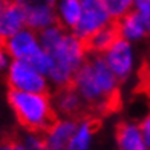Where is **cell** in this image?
I'll use <instances>...</instances> for the list:
<instances>
[{
	"label": "cell",
	"instance_id": "cell-1",
	"mask_svg": "<svg viewBox=\"0 0 150 150\" xmlns=\"http://www.w3.org/2000/svg\"><path fill=\"white\" fill-rule=\"evenodd\" d=\"M72 87L78 92L87 107L106 110L117 98L120 81L107 66L103 55L91 54L75 74Z\"/></svg>",
	"mask_w": 150,
	"mask_h": 150
},
{
	"label": "cell",
	"instance_id": "cell-2",
	"mask_svg": "<svg viewBox=\"0 0 150 150\" xmlns=\"http://www.w3.org/2000/svg\"><path fill=\"white\" fill-rule=\"evenodd\" d=\"M45 51L49 52L52 58V69L47 75V80L51 86L57 89L72 86L75 74L91 55L86 42L78 38L71 31H66L57 43H54L49 49Z\"/></svg>",
	"mask_w": 150,
	"mask_h": 150
},
{
	"label": "cell",
	"instance_id": "cell-3",
	"mask_svg": "<svg viewBox=\"0 0 150 150\" xmlns=\"http://www.w3.org/2000/svg\"><path fill=\"white\" fill-rule=\"evenodd\" d=\"M6 98L17 121L26 130L43 133L57 120L52 98L47 93L9 91Z\"/></svg>",
	"mask_w": 150,
	"mask_h": 150
},
{
	"label": "cell",
	"instance_id": "cell-4",
	"mask_svg": "<svg viewBox=\"0 0 150 150\" xmlns=\"http://www.w3.org/2000/svg\"><path fill=\"white\" fill-rule=\"evenodd\" d=\"M9 91L47 93L51 83L45 74H42L34 64L23 60H12L9 69L5 74Z\"/></svg>",
	"mask_w": 150,
	"mask_h": 150
},
{
	"label": "cell",
	"instance_id": "cell-5",
	"mask_svg": "<svg viewBox=\"0 0 150 150\" xmlns=\"http://www.w3.org/2000/svg\"><path fill=\"white\" fill-rule=\"evenodd\" d=\"M103 57L120 83L129 81L135 75L138 67V55H136L135 45L118 38L103 54Z\"/></svg>",
	"mask_w": 150,
	"mask_h": 150
},
{
	"label": "cell",
	"instance_id": "cell-6",
	"mask_svg": "<svg viewBox=\"0 0 150 150\" xmlns=\"http://www.w3.org/2000/svg\"><path fill=\"white\" fill-rule=\"evenodd\" d=\"M81 2H83L81 17L72 32L83 42H87L95 32L112 25L113 20L107 12L103 0H81Z\"/></svg>",
	"mask_w": 150,
	"mask_h": 150
},
{
	"label": "cell",
	"instance_id": "cell-7",
	"mask_svg": "<svg viewBox=\"0 0 150 150\" xmlns=\"http://www.w3.org/2000/svg\"><path fill=\"white\" fill-rule=\"evenodd\" d=\"M14 2L23 8L28 28L42 32L49 26L57 25V0H14Z\"/></svg>",
	"mask_w": 150,
	"mask_h": 150
},
{
	"label": "cell",
	"instance_id": "cell-8",
	"mask_svg": "<svg viewBox=\"0 0 150 150\" xmlns=\"http://www.w3.org/2000/svg\"><path fill=\"white\" fill-rule=\"evenodd\" d=\"M3 46L12 60L23 61H32L37 54L43 49L38 32L31 28H25L20 32L14 34L12 37L6 38L3 42Z\"/></svg>",
	"mask_w": 150,
	"mask_h": 150
},
{
	"label": "cell",
	"instance_id": "cell-9",
	"mask_svg": "<svg viewBox=\"0 0 150 150\" xmlns=\"http://www.w3.org/2000/svg\"><path fill=\"white\" fill-rule=\"evenodd\" d=\"M77 127V120L60 117L43 132L45 144L47 150H66L69 146V141Z\"/></svg>",
	"mask_w": 150,
	"mask_h": 150
},
{
	"label": "cell",
	"instance_id": "cell-10",
	"mask_svg": "<svg viewBox=\"0 0 150 150\" xmlns=\"http://www.w3.org/2000/svg\"><path fill=\"white\" fill-rule=\"evenodd\" d=\"M115 26H117L118 31V37L132 45L144 42L149 37V29L144 18L135 9L126 14L124 17H121L120 20H117Z\"/></svg>",
	"mask_w": 150,
	"mask_h": 150
},
{
	"label": "cell",
	"instance_id": "cell-11",
	"mask_svg": "<svg viewBox=\"0 0 150 150\" xmlns=\"http://www.w3.org/2000/svg\"><path fill=\"white\" fill-rule=\"evenodd\" d=\"M25 28H28V23H26V14L23 8L14 0L6 2L0 16V40L5 42L6 38L12 37Z\"/></svg>",
	"mask_w": 150,
	"mask_h": 150
},
{
	"label": "cell",
	"instance_id": "cell-12",
	"mask_svg": "<svg viewBox=\"0 0 150 150\" xmlns=\"http://www.w3.org/2000/svg\"><path fill=\"white\" fill-rule=\"evenodd\" d=\"M52 103H54L55 113L61 115V117H66V118H74L86 106L84 101L78 95V92L72 86L57 89L55 95L52 98Z\"/></svg>",
	"mask_w": 150,
	"mask_h": 150
},
{
	"label": "cell",
	"instance_id": "cell-13",
	"mask_svg": "<svg viewBox=\"0 0 150 150\" xmlns=\"http://www.w3.org/2000/svg\"><path fill=\"white\" fill-rule=\"evenodd\" d=\"M118 150H149L138 122L124 121L117 127L115 133Z\"/></svg>",
	"mask_w": 150,
	"mask_h": 150
},
{
	"label": "cell",
	"instance_id": "cell-14",
	"mask_svg": "<svg viewBox=\"0 0 150 150\" xmlns=\"http://www.w3.org/2000/svg\"><path fill=\"white\" fill-rule=\"evenodd\" d=\"M83 11V2L81 0H57L55 5V16L57 25L66 31H71L77 26Z\"/></svg>",
	"mask_w": 150,
	"mask_h": 150
},
{
	"label": "cell",
	"instance_id": "cell-15",
	"mask_svg": "<svg viewBox=\"0 0 150 150\" xmlns=\"http://www.w3.org/2000/svg\"><path fill=\"white\" fill-rule=\"evenodd\" d=\"M95 139V126L91 120H78L77 127L66 150H92Z\"/></svg>",
	"mask_w": 150,
	"mask_h": 150
},
{
	"label": "cell",
	"instance_id": "cell-16",
	"mask_svg": "<svg viewBox=\"0 0 150 150\" xmlns=\"http://www.w3.org/2000/svg\"><path fill=\"white\" fill-rule=\"evenodd\" d=\"M118 38L120 37H118L117 26L112 23V25L106 26V28H103L101 31L95 32L93 35L87 40L86 42L87 51H89V54H93V55H103Z\"/></svg>",
	"mask_w": 150,
	"mask_h": 150
},
{
	"label": "cell",
	"instance_id": "cell-17",
	"mask_svg": "<svg viewBox=\"0 0 150 150\" xmlns=\"http://www.w3.org/2000/svg\"><path fill=\"white\" fill-rule=\"evenodd\" d=\"M103 3L115 22L135 9V0H103Z\"/></svg>",
	"mask_w": 150,
	"mask_h": 150
},
{
	"label": "cell",
	"instance_id": "cell-18",
	"mask_svg": "<svg viewBox=\"0 0 150 150\" xmlns=\"http://www.w3.org/2000/svg\"><path fill=\"white\" fill-rule=\"evenodd\" d=\"M20 144H22L26 150H47L45 144V138L40 132H31L26 130L23 136L20 138Z\"/></svg>",
	"mask_w": 150,
	"mask_h": 150
},
{
	"label": "cell",
	"instance_id": "cell-19",
	"mask_svg": "<svg viewBox=\"0 0 150 150\" xmlns=\"http://www.w3.org/2000/svg\"><path fill=\"white\" fill-rule=\"evenodd\" d=\"M135 11L139 12L144 18L150 37V0H135Z\"/></svg>",
	"mask_w": 150,
	"mask_h": 150
},
{
	"label": "cell",
	"instance_id": "cell-20",
	"mask_svg": "<svg viewBox=\"0 0 150 150\" xmlns=\"http://www.w3.org/2000/svg\"><path fill=\"white\" fill-rule=\"evenodd\" d=\"M12 63V58L8 54V51L5 49L3 42L0 43V74H6V71L9 69V66Z\"/></svg>",
	"mask_w": 150,
	"mask_h": 150
},
{
	"label": "cell",
	"instance_id": "cell-21",
	"mask_svg": "<svg viewBox=\"0 0 150 150\" xmlns=\"http://www.w3.org/2000/svg\"><path fill=\"white\" fill-rule=\"evenodd\" d=\"M139 127H141L142 136H144L146 146H147V149L150 150V113H147L146 117L141 120V122H139Z\"/></svg>",
	"mask_w": 150,
	"mask_h": 150
},
{
	"label": "cell",
	"instance_id": "cell-22",
	"mask_svg": "<svg viewBox=\"0 0 150 150\" xmlns=\"http://www.w3.org/2000/svg\"><path fill=\"white\" fill-rule=\"evenodd\" d=\"M0 150H16V142H2Z\"/></svg>",
	"mask_w": 150,
	"mask_h": 150
},
{
	"label": "cell",
	"instance_id": "cell-23",
	"mask_svg": "<svg viewBox=\"0 0 150 150\" xmlns=\"http://www.w3.org/2000/svg\"><path fill=\"white\" fill-rule=\"evenodd\" d=\"M16 150H26V149L20 144V142H16Z\"/></svg>",
	"mask_w": 150,
	"mask_h": 150
},
{
	"label": "cell",
	"instance_id": "cell-24",
	"mask_svg": "<svg viewBox=\"0 0 150 150\" xmlns=\"http://www.w3.org/2000/svg\"><path fill=\"white\" fill-rule=\"evenodd\" d=\"M5 3H6V2H2V0H0V16H2V12H3V8H5Z\"/></svg>",
	"mask_w": 150,
	"mask_h": 150
},
{
	"label": "cell",
	"instance_id": "cell-25",
	"mask_svg": "<svg viewBox=\"0 0 150 150\" xmlns=\"http://www.w3.org/2000/svg\"><path fill=\"white\" fill-rule=\"evenodd\" d=\"M2 2H11V0H2Z\"/></svg>",
	"mask_w": 150,
	"mask_h": 150
}]
</instances>
